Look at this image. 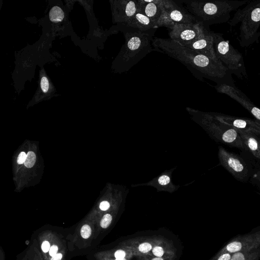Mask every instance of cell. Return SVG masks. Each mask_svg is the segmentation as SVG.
I'll return each mask as SVG.
<instances>
[{
    "mask_svg": "<svg viewBox=\"0 0 260 260\" xmlns=\"http://www.w3.org/2000/svg\"><path fill=\"white\" fill-rule=\"evenodd\" d=\"M153 50L167 54L184 64L190 71H196L206 78L218 81V84L235 85L231 72L219 60H214L171 39L154 37Z\"/></svg>",
    "mask_w": 260,
    "mask_h": 260,
    "instance_id": "1",
    "label": "cell"
},
{
    "mask_svg": "<svg viewBox=\"0 0 260 260\" xmlns=\"http://www.w3.org/2000/svg\"><path fill=\"white\" fill-rule=\"evenodd\" d=\"M125 38L118 55L113 62L116 72L122 73L129 71L148 53L153 51L151 43L157 28L142 31L124 23L119 24Z\"/></svg>",
    "mask_w": 260,
    "mask_h": 260,
    "instance_id": "2",
    "label": "cell"
},
{
    "mask_svg": "<svg viewBox=\"0 0 260 260\" xmlns=\"http://www.w3.org/2000/svg\"><path fill=\"white\" fill-rule=\"evenodd\" d=\"M248 1H192L185 2L187 10L206 26L229 21L232 11L237 10Z\"/></svg>",
    "mask_w": 260,
    "mask_h": 260,
    "instance_id": "3",
    "label": "cell"
},
{
    "mask_svg": "<svg viewBox=\"0 0 260 260\" xmlns=\"http://www.w3.org/2000/svg\"><path fill=\"white\" fill-rule=\"evenodd\" d=\"M240 22L239 41L242 47L258 42L260 31V0L249 1L242 9H238L229 21L231 27Z\"/></svg>",
    "mask_w": 260,
    "mask_h": 260,
    "instance_id": "4",
    "label": "cell"
},
{
    "mask_svg": "<svg viewBox=\"0 0 260 260\" xmlns=\"http://www.w3.org/2000/svg\"><path fill=\"white\" fill-rule=\"evenodd\" d=\"M213 46L216 57L228 69L232 74L239 78L242 74L246 76L243 56L228 40L223 38L222 35L212 31Z\"/></svg>",
    "mask_w": 260,
    "mask_h": 260,
    "instance_id": "5",
    "label": "cell"
},
{
    "mask_svg": "<svg viewBox=\"0 0 260 260\" xmlns=\"http://www.w3.org/2000/svg\"><path fill=\"white\" fill-rule=\"evenodd\" d=\"M218 156L220 165L235 179L242 183L249 182L254 169L248 161L221 146L218 147Z\"/></svg>",
    "mask_w": 260,
    "mask_h": 260,
    "instance_id": "6",
    "label": "cell"
},
{
    "mask_svg": "<svg viewBox=\"0 0 260 260\" xmlns=\"http://www.w3.org/2000/svg\"><path fill=\"white\" fill-rule=\"evenodd\" d=\"M205 118L208 131L215 141L238 149L240 151L244 150V146L237 129L220 122L211 114L207 115Z\"/></svg>",
    "mask_w": 260,
    "mask_h": 260,
    "instance_id": "7",
    "label": "cell"
},
{
    "mask_svg": "<svg viewBox=\"0 0 260 260\" xmlns=\"http://www.w3.org/2000/svg\"><path fill=\"white\" fill-rule=\"evenodd\" d=\"M198 21L191 14L174 1L165 0L163 13L157 22V27L164 26L170 29L176 24Z\"/></svg>",
    "mask_w": 260,
    "mask_h": 260,
    "instance_id": "8",
    "label": "cell"
},
{
    "mask_svg": "<svg viewBox=\"0 0 260 260\" xmlns=\"http://www.w3.org/2000/svg\"><path fill=\"white\" fill-rule=\"evenodd\" d=\"M260 247V225L244 234L236 235L224 243L216 253L221 254L224 252L234 253L242 251L250 250Z\"/></svg>",
    "mask_w": 260,
    "mask_h": 260,
    "instance_id": "9",
    "label": "cell"
},
{
    "mask_svg": "<svg viewBox=\"0 0 260 260\" xmlns=\"http://www.w3.org/2000/svg\"><path fill=\"white\" fill-rule=\"evenodd\" d=\"M237 131L245 147L244 150L240 151V155L248 161L254 170L260 169V133Z\"/></svg>",
    "mask_w": 260,
    "mask_h": 260,
    "instance_id": "10",
    "label": "cell"
},
{
    "mask_svg": "<svg viewBox=\"0 0 260 260\" xmlns=\"http://www.w3.org/2000/svg\"><path fill=\"white\" fill-rule=\"evenodd\" d=\"M209 30L201 21L194 23L179 24L174 25L169 33L170 39L182 45L192 42Z\"/></svg>",
    "mask_w": 260,
    "mask_h": 260,
    "instance_id": "11",
    "label": "cell"
},
{
    "mask_svg": "<svg viewBox=\"0 0 260 260\" xmlns=\"http://www.w3.org/2000/svg\"><path fill=\"white\" fill-rule=\"evenodd\" d=\"M215 88L218 92L225 94L237 101L260 122V109L235 85L219 84L216 86Z\"/></svg>",
    "mask_w": 260,
    "mask_h": 260,
    "instance_id": "12",
    "label": "cell"
},
{
    "mask_svg": "<svg viewBox=\"0 0 260 260\" xmlns=\"http://www.w3.org/2000/svg\"><path fill=\"white\" fill-rule=\"evenodd\" d=\"M164 240L157 237H139L126 240L122 245L131 249L134 256L141 257L148 255L155 245Z\"/></svg>",
    "mask_w": 260,
    "mask_h": 260,
    "instance_id": "13",
    "label": "cell"
},
{
    "mask_svg": "<svg viewBox=\"0 0 260 260\" xmlns=\"http://www.w3.org/2000/svg\"><path fill=\"white\" fill-rule=\"evenodd\" d=\"M221 122L242 131H254L260 133V122L256 119L240 117L221 113L212 114Z\"/></svg>",
    "mask_w": 260,
    "mask_h": 260,
    "instance_id": "14",
    "label": "cell"
},
{
    "mask_svg": "<svg viewBox=\"0 0 260 260\" xmlns=\"http://www.w3.org/2000/svg\"><path fill=\"white\" fill-rule=\"evenodd\" d=\"M114 19L120 23H126L136 13L137 0L115 1L112 5Z\"/></svg>",
    "mask_w": 260,
    "mask_h": 260,
    "instance_id": "15",
    "label": "cell"
},
{
    "mask_svg": "<svg viewBox=\"0 0 260 260\" xmlns=\"http://www.w3.org/2000/svg\"><path fill=\"white\" fill-rule=\"evenodd\" d=\"M184 46L214 60H219L216 56L213 46L212 31L208 30L196 40Z\"/></svg>",
    "mask_w": 260,
    "mask_h": 260,
    "instance_id": "16",
    "label": "cell"
},
{
    "mask_svg": "<svg viewBox=\"0 0 260 260\" xmlns=\"http://www.w3.org/2000/svg\"><path fill=\"white\" fill-rule=\"evenodd\" d=\"M138 10L157 22L164 10L165 0H137Z\"/></svg>",
    "mask_w": 260,
    "mask_h": 260,
    "instance_id": "17",
    "label": "cell"
},
{
    "mask_svg": "<svg viewBox=\"0 0 260 260\" xmlns=\"http://www.w3.org/2000/svg\"><path fill=\"white\" fill-rule=\"evenodd\" d=\"M126 25L142 31L157 28V23L137 9L135 14L125 23Z\"/></svg>",
    "mask_w": 260,
    "mask_h": 260,
    "instance_id": "18",
    "label": "cell"
},
{
    "mask_svg": "<svg viewBox=\"0 0 260 260\" xmlns=\"http://www.w3.org/2000/svg\"><path fill=\"white\" fill-rule=\"evenodd\" d=\"M147 255L174 258L176 256V250L172 244L164 239L155 245Z\"/></svg>",
    "mask_w": 260,
    "mask_h": 260,
    "instance_id": "19",
    "label": "cell"
},
{
    "mask_svg": "<svg viewBox=\"0 0 260 260\" xmlns=\"http://www.w3.org/2000/svg\"><path fill=\"white\" fill-rule=\"evenodd\" d=\"M231 260H260V247L234 253Z\"/></svg>",
    "mask_w": 260,
    "mask_h": 260,
    "instance_id": "20",
    "label": "cell"
},
{
    "mask_svg": "<svg viewBox=\"0 0 260 260\" xmlns=\"http://www.w3.org/2000/svg\"><path fill=\"white\" fill-rule=\"evenodd\" d=\"M64 17L63 12L59 7H53L49 13V18L51 21L58 22L61 21Z\"/></svg>",
    "mask_w": 260,
    "mask_h": 260,
    "instance_id": "21",
    "label": "cell"
},
{
    "mask_svg": "<svg viewBox=\"0 0 260 260\" xmlns=\"http://www.w3.org/2000/svg\"><path fill=\"white\" fill-rule=\"evenodd\" d=\"M249 182L260 190V169L254 170Z\"/></svg>",
    "mask_w": 260,
    "mask_h": 260,
    "instance_id": "22",
    "label": "cell"
},
{
    "mask_svg": "<svg viewBox=\"0 0 260 260\" xmlns=\"http://www.w3.org/2000/svg\"><path fill=\"white\" fill-rule=\"evenodd\" d=\"M36 160V156L32 151H29L26 154L25 160L24 162V166L30 168L34 166Z\"/></svg>",
    "mask_w": 260,
    "mask_h": 260,
    "instance_id": "23",
    "label": "cell"
},
{
    "mask_svg": "<svg viewBox=\"0 0 260 260\" xmlns=\"http://www.w3.org/2000/svg\"><path fill=\"white\" fill-rule=\"evenodd\" d=\"M112 220V216L109 214H106L102 218L100 222V225L103 229L108 228L111 223Z\"/></svg>",
    "mask_w": 260,
    "mask_h": 260,
    "instance_id": "24",
    "label": "cell"
},
{
    "mask_svg": "<svg viewBox=\"0 0 260 260\" xmlns=\"http://www.w3.org/2000/svg\"><path fill=\"white\" fill-rule=\"evenodd\" d=\"M233 253L224 252L219 254H215L210 260H231Z\"/></svg>",
    "mask_w": 260,
    "mask_h": 260,
    "instance_id": "25",
    "label": "cell"
},
{
    "mask_svg": "<svg viewBox=\"0 0 260 260\" xmlns=\"http://www.w3.org/2000/svg\"><path fill=\"white\" fill-rule=\"evenodd\" d=\"M80 233L81 236L83 238H88L91 234V230L90 227L87 224L83 225L81 228Z\"/></svg>",
    "mask_w": 260,
    "mask_h": 260,
    "instance_id": "26",
    "label": "cell"
},
{
    "mask_svg": "<svg viewBox=\"0 0 260 260\" xmlns=\"http://www.w3.org/2000/svg\"><path fill=\"white\" fill-rule=\"evenodd\" d=\"M138 260H174V258L145 255L143 256L138 257Z\"/></svg>",
    "mask_w": 260,
    "mask_h": 260,
    "instance_id": "27",
    "label": "cell"
},
{
    "mask_svg": "<svg viewBox=\"0 0 260 260\" xmlns=\"http://www.w3.org/2000/svg\"><path fill=\"white\" fill-rule=\"evenodd\" d=\"M41 87L42 91L44 93L47 92L49 89V81L47 78L45 76H43L40 82Z\"/></svg>",
    "mask_w": 260,
    "mask_h": 260,
    "instance_id": "28",
    "label": "cell"
},
{
    "mask_svg": "<svg viewBox=\"0 0 260 260\" xmlns=\"http://www.w3.org/2000/svg\"><path fill=\"white\" fill-rule=\"evenodd\" d=\"M170 177L167 175L160 176L158 180V183L162 185H167L170 182Z\"/></svg>",
    "mask_w": 260,
    "mask_h": 260,
    "instance_id": "29",
    "label": "cell"
},
{
    "mask_svg": "<svg viewBox=\"0 0 260 260\" xmlns=\"http://www.w3.org/2000/svg\"><path fill=\"white\" fill-rule=\"evenodd\" d=\"M26 157V154L24 152H21L19 154L17 158V163L18 164H22L24 162Z\"/></svg>",
    "mask_w": 260,
    "mask_h": 260,
    "instance_id": "30",
    "label": "cell"
},
{
    "mask_svg": "<svg viewBox=\"0 0 260 260\" xmlns=\"http://www.w3.org/2000/svg\"><path fill=\"white\" fill-rule=\"evenodd\" d=\"M41 248L43 251L44 252L49 251L50 248L49 243L47 241H44L42 244Z\"/></svg>",
    "mask_w": 260,
    "mask_h": 260,
    "instance_id": "31",
    "label": "cell"
},
{
    "mask_svg": "<svg viewBox=\"0 0 260 260\" xmlns=\"http://www.w3.org/2000/svg\"><path fill=\"white\" fill-rule=\"evenodd\" d=\"M110 207V204L107 201H103L101 203L100 205V208L102 210L106 211L108 210Z\"/></svg>",
    "mask_w": 260,
    "mask_h": 260,
    "instance_id": "32",
    "label": "cell"
},
{
    "mask_svg": "<svg viewBox=\"0 0 260 260\" xmlns=\"http://www.w3.org/2000/svg\"><path fill=\"white\" fill-rule=\"evenodd\" d=\"M57 250H58L57 246L55 245H52L50 247L49 251L50 255L52 257L54 256L55 255H56L57 254Z\"/></svg>",
    "mask_w": 260,
    "mask_h": 260,
    "instance_id": "33",
    "label": "cell"
},
{
    "mask_svg": "<svg viewBox=\"0 0 260 260\" xmlns=\"http://www.w3.org/2000/svg\"><path fill=\"white\" fill-rule=\"evenodd\" d=\"M62 256V255L61 253H57L56 255L52 257L51 260H61Z\"/></svg>",
    "mask_w": 260,
    "mask_h": 260,
    "instance_id": "34",
    "label": "cell"
}]
</instances>
